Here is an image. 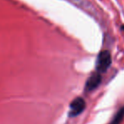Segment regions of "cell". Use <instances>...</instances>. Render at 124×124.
Masks as SVG:
<instances>
[{
    "label": "cell",
    "mask_w": 124,
    "mask_h": 124,
    "mask_svg": "<svg viewBox=\"0 0 124 124\" xmlns=\"http://www.w3.org/2000/svg\"><path fill=\"white\" fill-rule=\"evenodd\" d=\"M111 65V55L108 50H103L99 54L96 61V70L99 73L105 72Z\"/></svg>",
    "instance_id": "cell-1"
},
{
    "label": "cell",
    "mask_w": 124,
    "mask_h": 124,
    "mask_svg": "<svg viewBox=\"0 0 124 124\" xmlns=\"http://www.w3.org/2000/svg\"><path fill=\"white\" fill-rule=\"evenodd\" d=\"M86 107V103L85 99L81 97H78L74 99L70 104V111H69V116H76L79 115L84 111V110Z\"/></svg>",
    "instance_id": "cell-2"
},
{
    "label": "cell",
    "mask_w": 124,
    "mask_h": 124,
    "mask_svg": "<svg viewBox=\"0 0 124 124\" xmlns=\"http://www.w3.org/2000/svg\"><path fill=\"white\" fill-rule=\"evenodd\" d=\"M101 79H102V77H101V73L96 72L92 74L88 78V80L86 82V84H85V89H86V91H92V90L98 88V86L101 83Z\"/></svg>",
    "instance_id": "cell-3"
},
{
    "label": "cell",
    "mask_w": 124,
    "mask_h": 124,
    "mask_svg": "<svg viewBox=\"0 0 124 124\" xmlns=\"http://www.w3.org/2000/svg\"><path fill=\"white\" fill-rule=\"evenodd\" d=\"M123 120H124V107L121 108L117 111L116 116H114V118L111 121V124H121L123 123Z\"/></svg>",
    "instance_id": "cell-4"
},
{
    "label": "cell",
    "mask_w": 124,
    "mask_h": 124,
    "mask_svg": "<svg viewBox=\"0 0 124 124\" xmlns=\"http://www.w3.org/2000/svg\"><path fill=\"white\" fill-rule=\"evenodd\" d=\"M123 30H124V26H123Z\"/></svg>",
    "instance_id": "cell-5"
}]
</instances>
